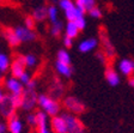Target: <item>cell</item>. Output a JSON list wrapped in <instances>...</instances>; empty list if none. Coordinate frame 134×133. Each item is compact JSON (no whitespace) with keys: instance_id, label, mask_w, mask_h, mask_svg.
Listing matches in <instances>:
<instances>
[{"instance_id":"35","label":"cell","mask_w":134,"mask_h":133,"mask_svg":"<svg viewBox=\"0 0 134 133\" xmlns=\"http://www.w3.org/2000/svg\"><path fill=\"white\" fill-rule=\"evenodd\" d=\"M73 41H74L73 39L65 36V37H64V40H62V43H64V46L67 48V49H70V48H72V47H73Z\"/></svg>"},{"instance_id":"5","label":"cell","mask_w":134,"mask_h":133,"mask_svg":"<svg viewBox=\"0 0 134 133\" xmlns=\"http://www.w3.org/2000/svg\"><path fill=\"white\" fill-rule=\"evenodd\" d=\"M13 30L20 42H32L37 39L36 33L34 30H30V29L25 28L24 25H18Z\"/></svg>"},{"instance_id":"26","label":"cell","mask_w":134,"mask_h":133,"mask_svg":"<svg viewBox=\"0 0 134 133\" xmlns=\"http://www.w3.org/2000/svg\"><path fill=\"white\" fill-rule=\"evenodd\" d=\"M36 114V126H40V125H46L48 124V115L44 113V111H37Z\"/></svg>"},{"instance_id":"23","label":"cell","mask_w":134,"mask_h":133,"mask_svg":"<svg viewBox=\"0 0 134 133\" xmlns=\"http://www.w3.org/2000/svg\"><path fill=\"white\" fill-rule=\"evenodd\" d=\"M59 6L64 12H68L75 7V4L73 0H59Z\"/></svg>"},{"instance_id":"25","label":"cell","mask_w":134,"mask_h":133,"mask_svg":"<svg viewBox=\"0 0 134 133\" xmlns=\"http://www.w3.org/2000/svg\"><path fill=\"white\" fill-rule=\"evenodd\" d=\"M62 92H64V86H62V84L60 83V82L58 81V84H54L53 89H52V96L50 97H53V98H59V97H61Z\"/></svg>"},{"instance_id":"6","label":"cell","mask_w":134,"mask_h":133,"mask_svg":"<svg viewBox=\"0 0 134 133\" xmlns=\"http://www.w3.org/2000/svg\"><path fill=\"white\" fill-rule=\"evenodd\" d=\"M0 113L3 115L4 118L6 119H10L12 115L16 114V107L13 105L12 103V100H11V96L10 95H6L4 96L3 101L0 103Z\"/></svg>"},{"instance_id":"8","label":"cell","mask_w":134,"mask_h":133,"mask_svg":"<svg viewBox=\"0 0 134 133\" xmlns=\"http://www.w3.org/2000/svg\"><path fill=\"white\" fill-rule=\"evenodd\" d=\"M10 71H11L12 77L19 78L23 73L25 72V59L24 55H17L14 60L11 62L10 66Z\"/></svg>"},{"instance_id":"20","label":"cell","mask_w":134,"mask_h":133,"mask_svg":"<svg viewBox=\"0 0 134 133\" xmlns=\"http://www.w3.org/2000/svg\"><path fill=\"white\" fill-rule=\"evenodd\" d=\"M11 62L12 61L10 60L7 54L0 52V71L1 72L3 73L7 72L8 70H10V66H11Z\"/></svg>"},{"instance_id":"1","label":"cell","mask_w":134,"mask_h":133,"mask_svg":"<svg viewBox=\"0 0 134 133\" xmlns=\"http://www.w3.org/2000/svg\"><path fill=\"white\" fill-rule=\"evenodd\" d=\"M37 104L41 108L42 111H44L48 116H56L60 115L61 111V104L58 102V100L50 97L49 95L41 94L37 97Z\"/></svg>"},{"instance_id":"37","label":"cell","mask_w":134,"mask_h":133,"mask_svg":"<svg viewBox=\"0 0 134 133\" xmlns=\"http://www.w3.org/2000/svg\"><path fill=\"white\" fill-rule=\"evenodd\" d=\"M96 58L98 59V60L102 62V64H105V61H107V56L105 54H104L103 52H98L97 54H96Z\"/></svg>"},{"instance_id":"14","label":"cell","mask_w":134,"mask_h":133,"mask_svg":"<svg viewBox=\"0 0 134 133\" xmlns=\"http://www.w3.org/2000/svg\"><path fill=\"white\" fill-rule=\"evenodd\" d=\"M3 37L6 40V42L8 43V46L11 47H18L20 43L19 39L17 37L16 33H14L13 29L11 28H5L3 30Z\"/></svg>"},{"instance_id":"39","label":"cell","mask_w":134,"mask_h":133,"mask_svg":"<svg viewBox=\"0 0 134 133\" xmlns=\"http://www.w3.org/2000/svg\"><path fill=\"white\" fill-rule=\"evenodd\" d=\"M6 130H7V126H6L5 124H1V122H0V133H5Z\"/></svg>"},{"instance_id":"34","label":"cell","mask_w":134,"mask_h":133,"mask_svg":"<svg viewBox=\"0 0 134 133\" xmlns=\"http://www.w3.org/2000/svg\"><path fill=\"white\" fill-rule=\"evenodd\" d=\"M37 133H53V131L48 127V124L37 126Z\"/></svg>"},{"instance_id":"21","label":"cell","mask_w":134,"mask_h":133,"mask_svg":"<svg viewBox=\"0 0 134 133\" xmlns=\"http://www.w3.org/2000/svg\"><path fill=\"white\" fill-rule=\"evenodd\" d=\"M56 61H60V62H62V64L71 65V55H70V53L67 52L66 49L58 50V54H56Z\"/></svg>"},{"instance_id":"30","label":"cell","mask_w":134,"mask_h":133,"mask_svg":"<svg viewBox=\"0 0 134 133\" xmlns=\"http://www.w3.org/2000/svg\"><path fill=\"white\" fill-rule=\"evenodd\" d=\"M10 96H11L12 103H13V105L16 107V109L20 108V105H22V96L23 95H10Z\"/></svg>"},{"instance_id":"11","label":"cell","mask_w":134,"mask_h":133,"mask_svg":"<svg viewBox=\"0 0 134 133\" xmlns=\"http://www.w3.org/2000/svg\"><path fill=\"white\" fill-rule=\"evenodd\" d=\"M133 64H134L133 59H128V58L121 59V60L119 61V64H117V67H119V71H120L121 75L126 76V77L133 76L134 75Z\"/></svg>"},{"instance_id":"17","label":"cell","mask_w":134,"mask_h":133,"mask_svg":"<svg viewBox=\"0 0 134 133\" xmlns=\"http://www.w3.org/2000/svg\"><path fill=\"white\" fill-rule=\"evenodd\" d=\"M31 16L36 22H43L48 18V7L47 6H38L32 11Z\"/></svg>"},{"instance_id":"28","label":"cell","mask_w":134,"mask_h":133,"mask_svg":"<svg viewBox=\"0 0 134 133\" xmlns=\"http://www.w3.org/2000/svg\"><path fill=\"white\" fill-rule=\"evenodd\" d=\"M89 16L91 17V18H95V19H99V18H102V10H100L98 6H95L93 8H91L89 12Z\"/></svg>"},{"instance_id":"41","label":"cell","mask_w":134,"mask_h":133,"mask_svg":"<svg viewBox=\"0 0 134 133\" xmlns=\"http://www.w3.org/2000/svg\"><path fill=\"white\" fill-rule=\"evenodd\" d=\"M129 85H131L132 88H134V76L129 78Z\"/></svg>"},{"instance_id":"24","label":"cell","mask_w":134,"mask_h":133,"mask_svg":"<svg viewBox=\"0 0 134 133\" xmlns=\"http://www.w3.org/2000/svg\"><path fill=\"white\" fill-rule=\"evenodd\" d=\"M59 18V12H58V7L54 5L48 6V19L50 20V23H55Z\"/></svg>"},{"instance_id":"38","label":"cell","mask_w":134,"mask_h":133,"mask_svg":"<svg viewBox=\"0 0 134 133\" xmlns=\"http://www.w3.org/2000/svg\"><path fill=\"white\" fill-rule=\"evenodd\" d=\"M36 85H37V82L36 79H31V82L25 86V89H30V90H35L36 89Z\"/></svg>"},{"instance_id":"29","label":"cell","mask_w":134,"mask_h":133,"mask_svg":"<svg viewBox=\"0 0 134 133\" xmlns=\"http://www.w3.org/2000/svg\"><path fill=\"white\" fill-rule=\"evenodd\" d=\"M24 26L25 28L30 29V30H34L35 26H36V20L32 18V16H26L24 19Z\"/></svg>"},{"instance_id":"2","label":"cell","mask_w":134,"mask_h":133,"mask_svg":"<svg viewBox=\"0 0 134 133\" xmlns=\"http://www.w3.org/2000/svg\"><path fill=\"white\" fill-rule=\"evenodd\" d=\"M67 125V133H85V127L78 118L70 113H62Z\"/></svg>"},{"instance_id":"31","label":"cell","mask_w":134,"mask_h":133,"mask_svg":"<svg viewBox=\"0 0 134 133\" xmlns=\"http://www.w3.org/2000/svg\"><path fill=\"white\" fill-rule=\"evenodd\" d=\"M74 23L77 24V26H78L79 30H84V29L86 28V20H85V18L84 17H80V18H77V19L74 20Z\"/></svg>"},{"instance_id":"13","label":"cell","mask_w":134,"mask_h":133,"mask_svg":"<svg viewBox=\"0 0 134 133\" xmlns=\"http://www.w3.org/2000/svg\"><path fill=\"white\" fill-rule=\"evenodd\" d=\"M23 128H24L23 122L17 114H14L10 119H7V130L10 131V133H22Z\"/></svg>"},{"instance_id":"42","label":"cell","mask_w":134,"mask_h":133,"mask_svg":"<svg viewBox=\"0 0 134 133\" xmlns=\"http://www.w3.org/2000/svg\"><path fill=\"white\" fill-rule=\"evenodd\" d=\"M4 78V73L1 72V71H0V81H1V79H3Z\"/></svg>"},{"instance_id":"4","label":"cell","mask_w":134,"mask_h":133,"mask_svg":"<svg viewBox=\"0 0 134 133\" xmlns=\"http://www.w3.org/2000/svg\"><path fill=\"white\" fill-rule=\"evenodd\" d=\"M64 105L67 110L72 113L73 115L74 114H81L85 111V104L81 102L79 98L74 96H67L64 100Z\"/></svg>"},{"instance_id":"36","label":"cell","mask_w":134,"mask_h":133,"mask_svg":"<svg viewBox=\"0 0 134 133\" xmlns=\"http://www.w3.org/2000/svg\"><path fill=\"white\" fill-rule=\"evenodd\" d=\"M85 3H86V12H89L91 8H93L96 5V0H85Z\"/></svg>"},{"instance_id":"3","label":"cell","mask_w":134,"mask_h":133,"mask_svg":"<svg viewBox=\"0 0 134 133\" xmlns=\"http://www.w3.org/2000/svg\"><path fill=\"white\" fill-rule=\"evenodd\" d=\"M37 95L36 90H30V89H24L22 96V105L20 108L25 111H30L32 110L37 105Z\"/></svg>"},{"instance_id":"19","label":"cell","mask_w":134,"mask_h":133,"mask_svg":"<svg viewBox=\"0 0 134 133\" xmlns=\"http://www.w3.org/2000/svg\"><path fill=\"white\" fill-rule=\"evenodd\" d=\"M65 29V24L61 20H56L55 23H52V26H50V35L53 37H60L61 36L62 31Z\"/></svg>"},{"instance_id":"32","label":"cell","mask_w":134,"mask_h":133,"mask_svg":"<svg viewBox=\"0 0 134 133\" xmlns=\"http://www.w3.org/2000/svg\"><path fill=\"white\" fill-rule=\"evenodd\" d=\"M26 124L30 126H36V114L29 113L28 115H26Z\"/></svg>"},{"instance_id":"40","label":"cell","mask_w":134,"mask_h":133,"mask_svg":"<svg viewBox=\"0 0 134 133\" xmlns=\"http://www.w3.org/2000/svg\"><path fill=\"white\" fill-rule=\"evenodd\" d=\"M4 96H5V92H4V91H3V89L0 88V103H1V101H3Z\"/></svg>"},{"instance_id":"12","label":"cell","mask_w":134,"mask_h":133,"mask_svg":"<svg viewBox=\"0 0 134 133\" xmlns=\"http://www.w3.org/2000/svg\"><path fill=\"white\" fill-rule=\"evenodd\" d=\"M98 43H99V41L96 37H89V39L83 40L78 44V49L80 53H90L98 47Z\"/></svg>"},{"instance_id":"9","label":"cell","mask_w":134,"mask_h":133,"mask_svg":"<svg viewBox=\"0 0 134 133\" xmlns=\"http://www.w3.org/2000/svg\"><path fill=\"white\" fill-rule=\"evenodd\" d=\"M100 41H102V44H103V53L105 54L107 58L111 59L115 56L116 54V50H115L114 44L110 42L108 35L104 30H100Z\"/></svg>"},{"instance_id":"15","label":"cell","mask_w":134,"mask_h":133,"mask_svg":"<svg viewBox=\"0 0 134 133\" xmlns=\"http://www.w3.org/2000/svg\"><path fill=\"white\" fill-rule=\"evenodd\" d=\"M104 77H105V81L108 82V84L110 86H117L121 82V78L119 76V73L115 71L113 67H108L104 72Z\"/></svg>"},{"instance_id":"18","label":"cell","mask_w":134,"mask_h":133,"mask_svg":"<svg viewBox=\"0 0 134 133\" xmlns=\"http://www.w3.org/2000/svg\"><path fill=\"white\" fill-rule=\"evenodd\" d=\"M64 30H65V36L71 37L73 40L78 36L79 33H80V30L78 29V26H77V24L74 22H67Z\"/></svg>"},{"instance_id":"33","label":"cell","mask_w":134,"mask_h":133,"mask_svg":"<svg viewBox=\"0 0 134 133\" xmlns=\"http://www.w3.org/2000/svg\"><path fill=\"white\" fill-rule=\"evenodd\" d=\"M75 6L81 10L84 13H86V3H85V0H75Z\"/></svg>"},{"instance_id":"7","label":"cell","mask_w":134,"mask_h":133,"mask_svg":"<svg viewBox=\"0 0 134 133\" xmlns=\"http://www.w3.org/2000/svg\"><path fill=\"white\" fill-rule=\"evenodd\" d=\"M5 88L10 95H23L24 92V85L19 82L18 78L8 77L5 81Z\"/></svg>"},{"instance_id":"22","label":"cell","mask_w":134,"mask_h":133,"mask_svg":"<svg viewBox=\"0 0 134 133\" xmlns=\"http://www.w3.org/2000/svg\"><path fill=\"white\" fill-rule=\"evenodd\" d=\"M24 59H25V67H30V68L35 67L37 65V62H38L37 56L35 54H32V53H29V54L24 55Z\"/></svg>"},{"instance_id":"16","label":"cell","mask_w":134,"mask_h":133,"mask_svg":"<svg viewBox=\"0 0 134 133\" xmlns=\"http://www.w3.org/2000/svg\"><path fill=\"white\" fill-rule=\"evenodd\" d=\"M55 70L59 75H61L65 78H71L73 75V67L71 65L62 64L60 61H56L55 62Z\"/></svg>"},{"instance_id":"10","label":"cell","mask_w":134,"mask_h":133,"mask_svg":"<svg viewBox=\"0 0 134 133\" xmlns=\"http://www.w3.org/2000/svg\"><path fill=\"white\" fill-rule=\"evenodd\" d=\"M50 130L53 133H67V125L61 114L53 116L50 120Z\"/></svg>"},{"instance_id":"43","label":"cell","mask_w":134,"mask_h":133,"mask_svg":"<svg viewBox=\"0 0 134 133\" xmlns=\"http://www.w3.org/2000/svg\"><path fill=\"white\" fill-rule=\"evenodd\" d=\"M133 71H134V64H133Z\"/></svg>"},{"instance_id":"27","label":"cell","mask_w":134,"mask_h":133,"mask_svg":"<svg viewBox=\"0 0 134 133\" xmlns=\"http://www.w3.org/2000/svg\"><path fill=\"white\" fill-rule=\"evenodd\" d=\"M18 79H19V82L23 84V85H24V88H25V86H26V85H28V84L31 82V79H32V76H31V73H30V72L25 71V72L23 73V75L20 76V77L18 78Z\"/></svg>"}]
</instances>
